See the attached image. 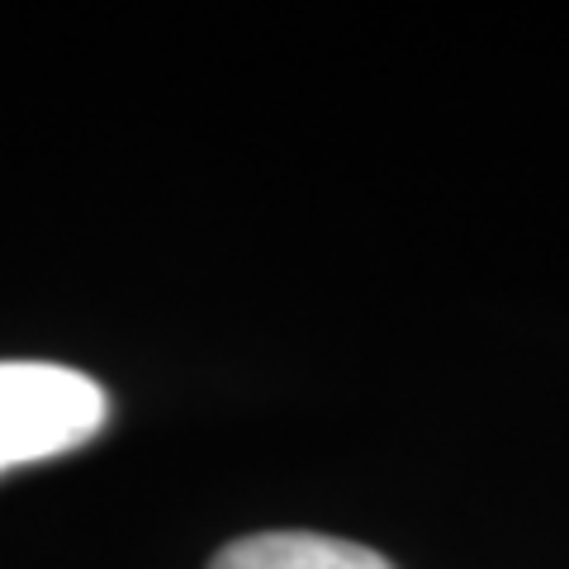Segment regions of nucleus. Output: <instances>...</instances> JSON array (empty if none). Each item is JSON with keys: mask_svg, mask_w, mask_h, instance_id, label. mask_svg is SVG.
I'll return each instance as SVG.
<instances>
[{"mask_svg": "<svg viewBox=\"0 0 569 569\" xmlns=\"http://www.w3.org/2000/svg\"><path fill=\"white\" fill-rule=\"evenodd\" d=\"M110 399L71 366L52 361H0V475L77 451L91 441Z\"/></svg>", "mask_w": 569, "mask_h": 569, "instance_id": "nucleus-1", "label": "nucleus"}, {"mask_svg": "<svg viewBox=\"0 0 569 569\" xmlns=\"http://www.w3.org/2000/svg\"><path fill=\"white\" fill-rule=\"evenodd\" d=\"M209 569H395L380 550L318 537V531H261L223 546Z\"/></svg>", "mask_w": 569, "mask_h": 569, "instance_id": "nucleus-2", "label": "nucleus"}]
</instances>
